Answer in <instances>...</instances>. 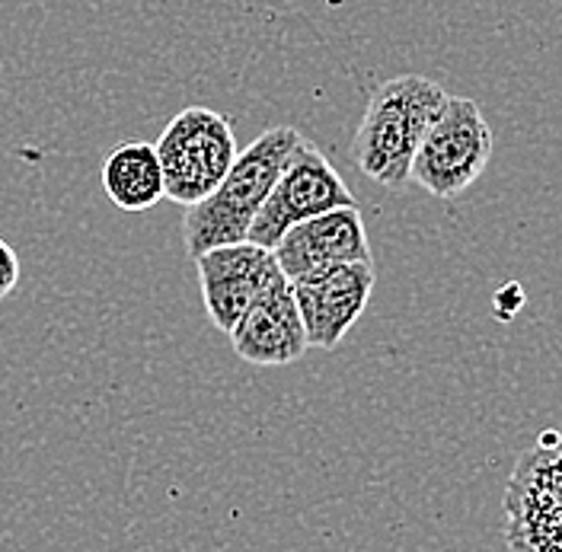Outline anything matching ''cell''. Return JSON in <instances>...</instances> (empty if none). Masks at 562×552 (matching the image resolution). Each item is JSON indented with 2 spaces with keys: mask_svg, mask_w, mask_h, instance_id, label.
Here are the masks:
<instances>
[{
  "mask_svg": "<svg viewBox=\"0 0 562 552\" xmlns=\"http://www.w3.org/2000/svg\"><path fill=\"white\" fill-rule=\"evenodd\" d=\"M311 348H339L364 313L374 291V262H342L326 272L291 281Z\"/></svg>",
  "mask_w": 562,
  "mask_h": 552,
  "instance_id": "cell-8",
  "label": "cell"
},
{
  "mask_svg": "<svg viewBox=\"0 0 562 552\" xmlns=\"http://www.w3.org/2000/svg\"><path fill=\"white\" fill-rule=\"evenodd\" d=\"M154 150L164 170L167 199L189 207L211 195L227 176L237 160V138L227 115L205 105H189L170 119Z\"/></svg>",
  "mask_w": 562,
  "mask_h": 552,
  "instance_id": "cell-3",
  "label": "cell"
},
{
  "mask_svg": "<svg viewBox=\"0 0 562 552\" xmlns=\"http://www.w3.org/2000/svg\"><path fill=\"white\" fill-rule=\"evenodd\" d=\"M445 105L448 93L419 74H403L381 83L371 93L351 140L355 167L384 189L409 185L413 157Z\"/></svg>",
  "mask_w": 562,
  "mask_h": 552,
  "instance_id": "cell-2",
  "label": "cell"
},
{
  "mask_svg": "<svg viewBox=\"0 0 562 552\" xmlns=\"http://www.w3.org/2000/svg\"><path fill=\"white\" fill-rule=\"evenodd\" d=\"M103 192L109 202L122 211H150L167 199L164 170L157 160L154 144L147 140H122L109 150L103 160Z\"/></svg>",
  "mask_w": 562,
  "mask_h": 552,
  "instance_id": "cell-11",
  "label": "cell"
},
{
  "mask_svg": "<svg viewBox=\"0 0 562 552\" xmlns=\"http://www.w3.org/2000/svg\"><path fill=\"white\" fill-rule=\"evenodd\" d=\"M20 256L13 252V246L0 240V301L13 294V288L20 284Z\"/></svg>",
  "mask_w": 562,
  "mask_h": 552,
  "instance_id": "cell-12",
  "label": "cell"
},
{
  "mask_svg": "<svg viewBox=\"0 0 562 552\" xmlns=\"http://www.w3.org/2000/svg\"><path fill=\"white\" fill-rule=\"evenodd\" d=\"M342 205H358L346 179L326 160V154L319 147L304 138L291 154L288 167L276 179L266 205L252 217L246 240L272 249L281 234L288 227H294L297 221H307L314 214Z\"/></svg>",
  "mask_w": 562,
  "mask_h": 552,
  "instance_id": "cell-5",
  "label": "cell"
},
{
  "mask_svg": "<svg viewBox=\"0 0 562 552\" xmlns=\"http://www.w3.org/2000/svg\"><path fill=\"white\" fill-rule=\"evenodd\" d=\"M304 135L291 125H276L262 132L246 150L237 154L227 176L202 202L189 205L182 217V243L186 252L195 259L211 246L240 243L249 237V224L266 205L276 179L288 167L291 154Z\"/></svg>",
  "mask_w": 562,
  "mask_h": 552,
  "instance_id": "cell-1",
  "label": "cell"
},
{
  "mask_svg": "<svg viewBox=\"0 0 562 552\" xmlns=\"http://www.w3.org/2000/svg\"><path fill=\"white\" fill-rule=\"evenodd\" d=\"M195 269L205 311L224 336L237 326L246 307L281 275L272 249L252 240L211 246L195 256Z\"/></svg>",
  "mask_w": 562,
  "mask_h": 552,
  "instance_id": "cell-6",
  "label": "cell"
},
{
  "mask_svg": "<svg viewBox=\"0 0 562 552\" xmlns=\"http://www.w3.org/2000/svg\"><path fill=\"white\" fill-rule=\"evenodd\" d=\"M492 157V132L480 105L467 97H448L409 167V182L438 199H454L470 189Z\"/></svg>",
  "mask_w": 562,
  "mask_h": 552,
  "instance_id": "cell-4",
  "label": "cell"
},
{
  "mask_svg": "<svg viewBox=\"0 0 562 552\" xmlns=\"http://www.w3.org/2000/svg\"><path fill=\"white\" fill-rule=\"evenodd\" d=\"M231 348L256 368H281L304 358L311 348L307 329L294 301V288L284 275H279L237 319V326L227 333Z\"/></svg>",
  "mask_w": 562,
  "mask_h": 552,
  "instance_id": "cell-9",
  "label": "cell"
},
{
  "mask_svg": "<svg viewBox=\"0 0 562 552\" xmlns=\"http://www.w3.org/2000/svg\"><path fill=\"white\" fill-rule=\"evenodd\" d=\"M562 518V438L543 435L518 460L505 492V543L521 550L530 533Z\"/></svg>",
  "mask_w": 562,
  "mask_h": 552,
  "instance_id": "cell-10",
  "label": "cell"
},
{
  "mask_svg": "<svg viewBox=\"0 0 562 552\" xmlns=\"http://www.w3.org/2000/svg\"><path fill=\"white\" fill-rule=\"evenodd\" d=\"M281 275L301 281L342 262H371L368 230L358 205L329 207L288 227L272 246Z\"/></svg>",
  "mask_w": 562,
  "mask_h": 552,
  "instance_id": "cell-7",
  "label": "cell"
}]
</instances>
